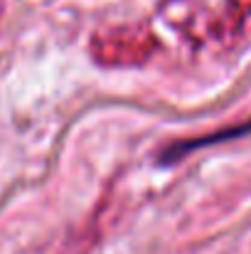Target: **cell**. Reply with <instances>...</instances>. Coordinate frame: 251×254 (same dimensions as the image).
Wrapping results in <instances>:
<instances>
[{
	"mask_svg": "<svg viewBox=\"0 0 251 254\" xmlns=\"http://www.w3.org/2000/svg\"><path fill=\"white\" fill-rule=\"evenodd\" d=\"M251 131V121L249 124H244V126H239V128H229V131H222L219 136H209V138H202V141H187V143H180V146H172L167 153V158H177V156H185L190 148H197V146H204V143H217V141H224V138H232V136H242V133H247Z\"/></svg>",
	"mask_w": 251,
	"mask_h": 254,
	"instance_id": "6da1fadb",
	"label": "cell"
}]
</instances>
